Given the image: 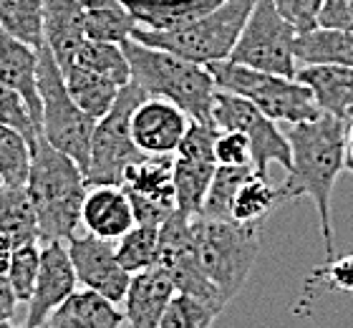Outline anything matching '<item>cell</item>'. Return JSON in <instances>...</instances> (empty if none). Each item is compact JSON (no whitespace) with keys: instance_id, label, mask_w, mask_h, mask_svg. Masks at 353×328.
I'll return each mask as SVG.
<instances>
[{"instance_id":"1","label":"cell","mask_w":353,"mask_h":328,"mask_svg":"<svg viewBox=\"0 0 353 328\" xmlns=\"http://www.w3.org/2000/svg\"><path fill=\"white\" fill-rule=\"evenodd\" d=\"M343 126H346L343 119L321 114L310 122L288 124V131H283L290 144V160H293L283 184L293 200L303 195L313 200L328 258L336 255L331 197L333 184L343 172Z\"/></svg>"},{"instance_id":"2","label":"cell","mask_w":353,"mask_h":328,"mask_svg":"<svg viewBox=\"0 0 353 328\" xmlns=\"http://www.w3.org/2000/svg\"><path fill=\"white\" fill-rule=\"evenodd\" d=\"M38 220V240H63L81 227V204L86 180L68 154L48 144L41 134L30 146V169L26 180Z\"/></svg>"},{"instance_id":"3","label":"cell","mask_w":353,"mask_h":328,"mask_svg":"<svg viewBox=\"0 0 353 328\" xmlns=\"http://www.w3.org/2000/svg\"><path fill=\"white\" fill-rule=\"evenodd\" d=\"M121 51L129 64V81L144 94L176 104L192 122L212 124V96L217 86L205 66L144 46L134 38H126Z\"/></svg>"},{"instance_id":"4","label":"cell","mask_w":353,"mask_h":328,"mask_svg":"<svg viewBox=\"0 0 353 328\" xmlns=\"http://www.w3.org/2000/svg\"><path fill=\"white\" fill-rule=\"evenodd\" d=\"M263 225H248L235 220L192 218L194 245L205 276L220 291L225 303L243 293L260 255Z\"/></svg>"},{"instance_id":"5","label":"cell","mask_w":353,"mask_h":328,"mask_svg":"<svg viewBox=\"0 0 353 328\" xmlns=\"http://www.w3.org/2000/svg\"><path fill=\"white\" fill-rule=\"evenodd\" d=\"M205 68L212 76L214 86L248 99L275 124H301L323 114L318 109L310 88L298 79L258 71L230 59L212 61Z\"/></svg>"},{"instance_id":"6","label":"cell","mask_w":353,"mask_h":328,"mask_svg":"<svg viewBox=\"0 0 353 328\" xmlns=\"http://www.w3.org/2000/svg\"><path fill=\"white\" fill-rule=\"evenodd\" d=\"M255 0H222L220 6L210 10L207 15L197 18L194 23L176 30H132V38L152 48L170 51L179 59H187L192 64L207 66L212 61L230 59L235 48L237 36L243 30L250 8Z\"/></svg>"},{"instance_id":"7","label":"cell","mask_w":353,"mask_h":328,"mask_svg":"<svg viewBox=\"0 0 353 328\" xmlns=\"http://www.w3.org/2000/svg\"><path fill=\"white\" fill-rule=\"evenodd\" d=\"M38 96H41V137L68 154L83 172L88 164V146L96 119L79 109V104L71 99L63 73L46 44L38 48Z\"/></svg>"},{"instance_id":"8","label":"cell","mask_w":353,"mask_h":328,"mask_svg":"<svg viewBox=\"0 0 353 328\" xmlns=\"http://www.w3.org/2000/svg\"><path fill=\"white\" fill-rule=\"evenodd\" d=\"M144 96L147 94L134 81H126L124 86L119 88L111 109L101 119H96L91 146H88V164L83 169L86 187L121 184L126 169L147 157L134 144L132 131H129V119Z\"/></svg>"},{"instance_id":"9","label":"cell","mask_w":353,"mask_h":328,"mask_svg":"<svg viewBox=\"0 0 353 328\" xmlns=\"http://www.w3.org/2000/svg\"><path fill=\"white\" fill-rule=\"evenodd\" d=\"M298 30L275 10L272 0H255L245 21L230 61L258 71L278 73L295 79L298 61L293 53V41Z\"/></svg>"},{"instance_id":"10","label":"cell","mask_w":353,"mask_h":328,"mask_svg":"<svg viewBox=\"0 0 353 328\" xmlns=\"http://www.w3.org/2000/svg\"><path fill=\"white\" fill-rule=\"evenodd\" d=\"M157 265L170 276L176 293L194 296L197 300L207 303L214 313L220 316L225 311V298L212 285V280L205 276L202 262L194 245L192 233V218L184 212L174 210L170 218L159 225V250H157Z\"/></svg>"},{"instance_id":"11","label":"cell","mask_w":353,"mask_h":328,"mask_svg":"<svg viewBox=\"0 0 353 328\" xmlns=\"http://www.w3.org/2000/svg\"><path fill=\"white\" fill-rule=\"evenodd\" d=\"M212 124L217 129L243 131L250 142V162L260 175H268L270 164L290 169V144L280 126L268 119L263 111L248 99L222 88H214L212 96Z\"/></svg>"},{"instance_id":"12","label":"cell","mask_w":353,"mask_h":328,"mask_svg":"<svg viewBox=\"0 0 353 328\" xmlns=\"http://www.w3.org/2000/svg\"><path fill=\"white\" fill-rule=\"evenodd\" d=\"M172 157L174 154H154L144 157L124 172V187L134 212V225L159 227L170 218L174 207V187H172Z\"/></svg>"},{"instance_id":"13","label":"cell","mask_w":353,"mask_h":328,"mask_svg":"<svg viewBox=\"0 0 353 328\" xmlns=\"http://www.w3.org/2000/svg\"><path fill=\"white\" fill-rule=\"evenodd\" d=\"M66 253L74 265L76 280L81 288L99 293L111 303H121L132 273L121 268L114 240H103L96 235H71L66 240Z\"/></svg>"},{"instance_id":"14","label":"cell","mask_w":353,"mask_h":328,"mask_svg":"<svg viewBox=\"0 0 353 328\" xmlns=\"http://www.w3.org/2000/svg\"><path fill=\"white\" fill-rule=\"evenodd\" d=\"M76 285H79V280H76L74 265H71V258L66 253V242H41V265H38L33 293L26 303L28 306L26 326H43L51 311H56L76 291Z\"/></svg>"},{"instance_id":"15","label":"cell","mask_w":353,"mask_h":328,"mask_svg":"<svg viewBox=\"0 0 353 328\" xmlns=\"http://www.w3.org/2000/svg\"><path fill=\"white\" fill-rule=\"evenodd\" d=\"M190 122L192 119L176 104L162 96H144L129 119V131L139 152L149 157L174 154Z\"/></svg>"},{"instance_id":"16","label":"cell","mask_w":353,"mask_h":328,"mask_svg":"<svg viewBox=\"0 0 353 328\" xmlns=\"http://www.w3.org/2000/svg\"><path fill=\"white\" fill-rule=\"evenodd\" d=\"M176 293L174 283L159 265L132 273L121 303L126 328H159L164 308Z\"/></svg>"},{"instance_id":"17","label":"cell","mask_w":353,"mask_h":328,"mask_svg":"<svg viewBox=\"0 0 353 328\" xmlns=\"http://www.w3.org/2000/svg\"><path fill=\"white\" fill-rule=\"evenodd\" d=\"M81 227L103 240H119L126 230H132L134 212L124 187L121 184L86 187L81 204Z\"/></svg>"},{"instance_id":"18","label":"cell","mask_w":353,"mask_h":328,"mask_svg":"<svg viewBox=\"0 0 353 328\" xmlns=\"http://www.w3.org/2000/svg\"><path fill=\"white\" fill-rule=\"evenodd\" d=\"M295 79L310 88L318 109L323 114L348 119L353 117V68L351 66L313 64L298 66Z\"/></svg>"},{"instance_id":"19","label":"cell","mask_w":353,"mask_h":328,"mask_svg":"<svg viewBox=\"0 0 353 328\" xmlns=\"http://www.w3.org/2000/svg\"><path fill=\"white\" fill-rule=\"evenodd\" d=\"M0 81L13 86L26 99L30 117L41 129V96H38V48L23 44L0 28Z\"/></svg>"},{"instance_id":"20","label":"cell","mask_w":353,"mask_h":328,"mask_svg":"<svg viewBox=\"0 0 353 328\" xmlns=\"http://www.w3.org/2000/svg\"><path fill=\"white\" fill-rule=\"evenodd\" d=\"M86 41V10L76 0H43V44L56 64H66Z\"/></svg>"},{"instance_id":"21","label":"cell","mask_w":353,"mask_h":328,"mask_svg":"<svg viewBox=\"0 0 353 328\" xmlns=\"http://www.w3.org/2000/svg\"><path fill=\"white\" fill-rule=\"evenodd\" d=\"M124 316L117 303L88 288H76L43 321V328H121Z\"/></svg>"},{"instance_id":"22","label":"cell","mask_w":353,"mask_h":328,"mask_svg":"<svg viewBox=\"0 0 353 328\" xmlns=\"http://www.w3.org/2000/svg\"><path fill=\"white\" fill-rule=\"evenodd\" d=\"M222 0H121L134 23L147 30H176L194 23Z\"/></svg>"},{"instance_id":"23","label":"cell","mask_w":353,"mask_h":328,"mask_svg":"<svg viewBox=\"0 0 353 328\" xmlns=\"http://www.w3.org/2000/svg\"><path fill=\"white\" fill-rule=\"evenodd\" d=\"M217 162L207 154L174 152L172 157V187H174V207L187 218H197L202 200L210 187Z\"/></svg>"},{"instance_id":"24","label":"cell","mask_w":353,"mask_h":328,"mask_svg":"<svg viewBox=\"0 0 353 328\" xmlns=\"http://www.w3.org/2000/svg\"><path fill=\"white\" fill-rule=\"evenodd\" d=\"M293 53L295 61L303 66L333 64L353 68V30L323 28V26L301 30L295 33Z\"/></svg>"},{"instance_id":"25","label":"cell","mask_w":353,"mask_h":328,"mask_svg":"<svg viewBox=\"0 0 353 328\" xmlns=\"http://www.w3.org/2000/svg\"><path fill=\"white\" fill-rule=\"evenodd\" d=\"M285 200H293L285 184H278V187H275V184H270L268 175L252 172V175L240 184V190L235 192L230 220L248 222V225H263L265 218H268L280 202H285Z\"/></svg>"},{"instance_id":"26","label":"cell","mask_w":353,"mask_h":328,"mask_svg":"<svg viewBox=\"0 0 353 328\" xmlns=\"http://www.w3.org/2000/svg\"><path fill=\"white\" fill-rule=\"evenodd\" d=\"M61 73H63V81H66L71 99L91 119H101L111 109V104H114L119 88H121L111 79L101 76V73L88 71V68H81V66H63Z\"/></svg>"},{"instance_id":"27","label":"cell","mask_w":353,"mask_h":328,"mask_svg":"<svg viewBox=\"0 0 353 328\" xmlns=\"http://www.w3.org/2000/svg\"><path fill=\"white\" fill-rule=\"evenodd\" d=\"M0 235H6L13 245L38 240L36 210L26 187L0 184Z\"/></svg>"},{"instance_id":"28","label":"cell","mask_w":353,"mask_h":328,"mask_svg":"<svg viewBox=\"0 0 353 328\" xmlns=\"http://www.w3.org/2000/svg\"><path fill=\"white\" fill-rule=\"evenodd\" d=\"M258 169L252 164H240V167H230V164H217L214 175L210 180V187L202 200V210L197 218H210V220H230V210H232V200L235 192L240 190V184Z\"/></svg>"},{"instance_id":"29","label":"cell","mask_w":353,"mask_h":328,"mask_svg":"<svg viewBox=\"0 0 353 328\" xmlns=\"http://www.w3.org/2000/svg\"><path fill=\"white\" fill-rule=\"evenodd\" d=\"M63 66H81V68H88V71H96L111 79L114 84L124 86L129 81V64H126V56L121 51L119 44H106V41H91L86 38L66 64H61L59 68Z\"/></svg>"},{"instance_id":"30","label":"cell","mask_w":353,"mask_h":328,"mask_svg":"<svg viewBox=\"0 0 353 328\" xmlns=\"http://www.w3.org/2000/svg\"><path fill=\"white\" fill-rule=\"evenodd\" d=\"M0 28L23 44L43 46V0H0Z\"/></svg>"},{"instance_id":"31","label":"cell","mask_w":353,"mask_h":328,"mask_svg":"<svg viewBox=\"0 0 353 328\" xmlns=\"http://www.w3.org/2000/svg\"><path fill=\"white\" fill-rule=\"evenodd\" d=\"M137 28L132 13L121 6V0H109L99 8H86V38L106 41V44H124Z\"/></svg>"},{"instance_id":"32","label":"cell","mask_w":353,"mask_h":328,"mask_svg":"<svg viewBox=\"0 0 353 328\" xmlns=\"http://www.w3.org/2000/svg\"><path fill=\"white\" fill-rule=\"evenodd\" d=\"M117 248V258L126 273H139V270L154 268L157 250H159V227L152 225H134L126 230Z\"/></svg>"},{"instance_id":"33","label":"cell","mask_w":353,"mask_h":328,"mask_svg":"<svg viewBox=\"0 0 353 328\" xmlns=\"http://www.w3.org/2000/svg\"><path fill=\"white\" fill-rule=\"evenodd\" d=\"M30 169V142L21 131L0 124V184L26 187Z\"/></svg>"},{"instance_id":"34","label":"cell","mask_w":353,"mask_h":328,"mask_svg":"<svg viewBox=\"0 0 353 328\" xmlns=\"http://www.w3.org/2000/svg\"><path fill=\"white\" fill-rule=\"evenodd\" d=\"M38 265H41V242H23L15 245L13 255H10V265H8V283L13 288L18 303H28L30 293H33V283L38 276Z\"/></svg>"},{"instance_id":"35","label":"cell","mask_w":353,"mask_h":328,"mask_svg":"<svg viewBox=\"0 0 353 328\" xmlns=\"http://www.w3.org/2000/svg\"><path fill=\"white\" fill-rule=\"evenodd\" d=\"M214 318L217 313L207 303L187 293H174L159 318V328H212Z\"/></svg>"},{"instance_id":"36","label":"cell","mask_w":353,"mask_h":328,"mask_svg":"<svg viewBox=\"0 0 353 328\" xmlns=\"http://www.w3.org/2000/svg\"><path fill=\"white\" fill-rule=\"evenodd\" d=\"M0 124L21 131L23 137L30 142V146H33V142H36L38 134H41L38 124L33 122V117H30V109H28V104H26V99H23L13 86H6L3 81H0Z\"/></svg>"},{"instance_id":"37","label":"cell","mask_w":353,"mask_h":328,"mask_svg":"<svg viewBox=\"0 0 353 328\" xmlns=\"http://www.w3.org/2000/svg\"><path fill=\"white\" fill-rule=\"evenodd\" d=\"M316 283H325L331 291L353 293V253H346L341 258H328L325 265H321V268L310 273L308 285Z\"/></svg>"},{"instance_id":"38","label":"cell","mask_w":353,"mask_h":328,"mask_svg":"<svg viewBox=\"0 0 353 328\" xmlns=\"http://www.w3.org/2000/svg\"><path fill=\"white\" fill-rule=\"evenodd\" d=\"M214 162L217 164H230V167L252 164L250 142H248V137H245L243 131L217 129V137H214Z\"/></svg>"},{"instance_id":"39","label":"cell","mask_w":353,"mask_h":328,"mask_svg":"<svg viewBox=\"0 0 353 328\" xmlns=\"http://www.w3.org/2000/svg\"><path fill=\"white\" fill-rule=\"evenodd\" d=\"M323 0H272V6L298 33L318 26V10Z\"/></svg>"},{"instance_id":"40","label":"cell","mask_w":353,"mask_h":328,"mask_svg":"<svg viewBox=\"0 0 353 328\" xmlns=\"http://www.w3.org/2000/svg\"><path fill=\"white\" fill-rule=\"evenodd\" d=\"M318 26L353 30V0H323L318 10Z\"/></svg>"},{"instance_id":"41","label":"cell","mask_w":353,"mask_h":328,"mask_svg":"<svg viewBox=\"0 0 353 328\" xmlns=\"http://www.w3.org/2000/svg\"><path fill=\"white\" fill-rule=\"evenodd\" d=\"M15 308H18V298H15L13 288H10L6 276H0V323H10Z\"/></svg>"},{"instance_id":"42","label":"cell","mask_w":353,"mask_h":328,"mask_svg":"<svg viewBox=\"0 0 353 328\" xmlns=\"http://www.w3.org/2000/svg\"><path fill=\"white\" fill-rule=\"evenodd\" d=\"M343 169L353 175V119H348L343 126Z\"/></svg>"},{"instance_id":"43","label":"cell","mask_w":353,"mask_h":328,"mask_svg":"<svg viewBox=\"0 0 353 328\" xmlns=\"http://www.w3.org/2000/svg\"><path fill=\"white\" fill-rule=\"evenodd\" d=\"M13 242L8 240L6 235H0V276L8 273V265H10V255H13Z\"/></svg>"},{"instance_id":"44","label":"cell","mask_w":353,"mask_h":328,"mask_svg":"<svg viewBox=\"0 0 353 328\" xmlns=\"http://www.w3.org/2000/svg\"><path fill=\"white\" fill-rule=\"evenodd\" d=\"M79 6L86 10V8H99V6H103V3H109V0H76Z\"/></svg>"},{"instance_id":"45","label":"cell","mask_w":353,"mask_h":328,"mask_svg":"<svg viewBox=\"0 0 353 328\" xmlns=\"http://www.w3.org/2000/svg\"><path fill=\"white\" fill-rule=\"evenodd\" d=\"M13 328V326H10ZM15 328H43V326H26V323H23V326H15Z\"/></svg>"},{"instance_id":"46","label":"cell","mask_w":353,"mask_h":328,"mask_svg":"<svg viewBox=\"0 0 353 328\" xmlns=\"http://www.w3.org/2000/svg\"><path fill=\"white\" fill-rule=\"evenodd\" d=\"M0 328H10V323H0Z\"/></svg>"},{"instance_id":"47","label":"cell","mask_w":353,"mask_h":328,"mask_svg":"<svg viewBox=\"0 0 353 328\" xmlns=\"http://www.w3.org/2000/svg\"><path fill=\"white\" fill-rule=\"evenodd\" d=\"M351 119H353V117H351Z\"/></svg>"}]
</instances>
